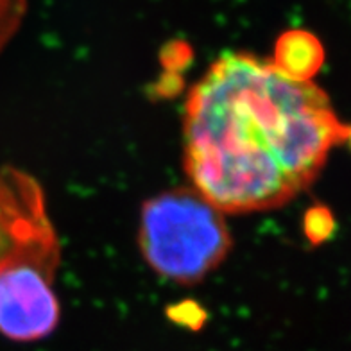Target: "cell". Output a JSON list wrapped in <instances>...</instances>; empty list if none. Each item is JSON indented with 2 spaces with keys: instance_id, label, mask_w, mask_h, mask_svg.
<instances>
[{
  "instance_id": "1",
  "label": "cell",
  "mask_w": 351,
  "mask_h": 351,
  "mask_svg": "<svg viewBox=\"0 0 351 351\" xmlns=\"http://www.w3.org/2000/svg\"><path fill=\"white\" fill-rule=\"evenodd\" d=\"M346 134L314 81H294L250 52H226L190 88L183 169L222 213L267 212L301 194Z\"/></svg>"
},
{
  "instance_id": "2",
  "label": "cell",
  "mask_w": 351,
  "mask_h": 351,
  "mask_svg": "<svg viewBox=\"0 0 351 351\" xmlns=\"http://www.w3.org/2000/svg\"><path fill=\"white\" fill-rule=\"evenodd\" d=\"M140 253L158 276L194 285L228 258L233 239L224 213L194 189H174L142 204Z\"/></svg>"
},
{
  "instance_id": "3",
  "label": "cell",
  "mask_w": 351,
  "mask_h": 351,
  "mask_svg": "<svg viewBox=\"0 0 351 351\" xmlns=\"http://www.w3.org/2000/svg\"><path fill=\"white\" fill-rule=\"evenodd\" d=\"M29 262L56 273L61 245L42 185L16 167L0 169V269Z\"/></svg>"
},
{
  "instance_id": "4",
  "label": "cell",
  "mask_w": 351,
  "mask_h": 351,
  "mask_svg": "<svg viewBox=\"0 0 351 351\" xmlns=\"http://www.w3.org/2000/svg\"><path fill=\"white\" fill-rule=\"evenodd\" d=\"M54 276L52 271L29 262L0 269V333L4 337L34 342L58 328L61 308Z\"/></svg>"
},
{
  "instance_id": "5",
  "label": "cell",
  "mask_w": 351,
  "mask_h": 351,
  "mask_svg": "<svg viewBox=\"0 0 351 351\" xmlns=\"http://www.w3.org/2000/svg\"><path fill=\"white\" fill-rule=\"evenodd\" d=\"M326 52L317 36L305 29H289L274 43L273 63L283 75L308 83L321 72Z\"/></svg>"
},
{
  "instance_id": "6",
  "label": "cell",
  "mask_w": 351,
  "mask_h": 351,
  "mask_svg": "<svg viewBox=\"0 0 351 351\" xmlns=\"http://www.w3.org/2000/svg\"><path fill=\"white\" fill-rule=\"evenodd\" d=\"M337 230V222L332 210L324 204H314L303 215V233L312 245L328 242Z\"/></svg>"
},
{
  "instance_id": "7",
  "label": "cell",
  "mask_w": 351,
  "mask_h": 351,
  "mask_svg": "<svg viewBox=\"0 0 351 351\" xmlns=\"http://www.w3.org/2000/svg\"><path fill=\"white\" fill-rule=\"evenodd\" d=\"M29 0H0V52L19 33L25 13H27Z\"/></svg>"
},
{
  "instance_id": "8",
  "label": "cell",
  "mask_w": 351,
  "mask_h": 351,
  "mask_svg": "<svg viewBox=\"0 0 351 351\" xmlns=\"http://www.w3.org/2000/svg\"><path fill=\"white\" fill-rule=\"evenodd\" d=\"M167 317L171 319L172 323L185 326L189 330H201L203 324L206 323V310L203 305H199L197 301L194 300H183L180 303L167 306Z\"/></svg>"
},
{
  "instance_id": "9",
  "label": "cell",
  "mask_w": 351,
  "mask_h": 351,
  "mask_svg": "<svg viewBox=\"0 0 351 351\" xmlns=\"http://www.w3.org/2000/svg\"><path fill=\"white\" fill-rule=\"evenodd\" d=\"M192 61V49L183 42H174L162 52V65L165 72L181 74Z\"/></svg>"
},
{
  "instance_id": "10",
  "label": "cell",
  "mask_w": 351,
  "mask_h": 351,
  "mask_svg": "<svg viewBox=\"0 0 351 351\" xmlns=\"http://www.w3.org/2000/svg\"><path fill=\"white\" fill-rule=\"evenodd\" d=\"M181 88H183V79H181V74H171V72H165L162 77L158 79V83L154 84L153 90H154V95H160V97H174Z\"/></svg>"
},
{
  "instance_id": "11",
  "label": "cell",
  "mask_w": 351,
  "mask_h": 351,
  "mask_svg": "<svg viewBox=\"0 0 351 351\" xmlns=\"http://www.w3.org/2000/svg\"><path fill=\"white\" fill-rule=\"evenodd\" d=\"M346 142L351 145V125H348V134H346Z\"/></svg>"
}]
</instances>
